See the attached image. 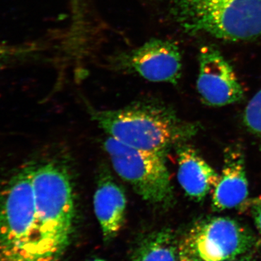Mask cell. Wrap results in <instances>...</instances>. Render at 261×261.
<instances>
[{"instance_id":"7c38bea8","label":"cell","mask_w":261,"mask_h":261,"mask_svg":"<svg viewBox=\"0 0 261 261\" xmlns=\"http://www.w3.org/2000/svg\"><path fill=\"white\" fill-rule=\"evenodd\" d=\"M133 255V261H178L179 241L172 230L162 228L142 238Z\"/></svg>"},{"instance_id":"e0dca14e","label":"cell","mask_w":261,"mask_h":261,"mask_svg":"<svg viewBox=\"0 0 261 261\" xmlns=\"http://www.w3.org/2000/svg\"><path fill=\"white\" fill-rule=\"evenodd\" d=\"M226 261H250V259L245 258V257H242V258H240V259H237V257H236V258L231 259V260H226Z\"/></svg>"},{"instance_id":"2e32d148","label":"cell","mask_w":261,"mask_h":261,"mask_svg":"<svg viewBox=\"0 0 261 261\" xmlns=\"http://www.w3.org/2000/svg\"><path fill=\"white\" fill-rule=\"evenodd\" d=\"M178 261H201V260H198V259L196 258V257L190 256V255H186V254L181 253V252H179V258H178Z\"/></svg>"},{"instance_id":"277c9868","label":"cell","mask_w":261,"mask_h":261,"mask_svg":"<svg viewBox=\"0 0 261 261\" xmlns=\"http://www.w3.org/2000/svg\"><path fill=\"white\" fill-rule=\"evenodd\" d=\"M35 165L15 173L0 191V261H42L34 195Z\"/></svg>"},{"instance_id":"3957f363","label":"cell","mask_w":261,"mask_h":261,"mask_svg":"<svg viewBox=\"0 0 261 261\" xmlns=\"http://www.w3.org/2000/svg\"><path fill=\"white\" fill-rule=\"evenodd\" d=\"M33 184L42 260L58 261L69 245L74 225L70 174L61 163H44L36 166Z\"/></svg>"},{"instance_id":"ba28073f","label":"cell","mask_w":261,"mask_h":261,"mask_svg":"<svg viewBox=\"0 0 261 261\" xmlns=\"http://www.w3.org/2000/svg\"><path fill=\"white\" fill-rule=\"evenodd\" d=\"M198 61L197 89L205 104L221 107L243 99V87L232 67L219 49L204 46L200 49Z\"/></svg>"},{"instance_id":"9a60e30c","label":"cell","mask_w":261,"mask_h":261,"mask_svg":"<svg viewBox=\"0 0 261 261\" xmlns=\"http://www.w3.org/2000/svg\"><path fill=\"white\" fill-rule=\"evenodd\" d=\"M11 50L0 44V69L3 68L11 58Z\"/></svg>"},{"instance_id":"ac0fdd59","label":"cell","mask_w":261,"mask_h":261,"mask_svg":"<svg viewBox=\"0 0 261 261\" xmlns=\"http://www.w3.org/2000/svg\"><path fill=\"white\" fill-rule=\"evenodd\" d=\"M88 261H107V260H104V259H102V258H94V259H92V260H89Z\"/></svg>"},{"instance_id":"4fadbf2b","label":"cell","mask_w":261,"mask_h":261,"mask_svg":"<svg viewBox=\"0 0 261 261\" xmlns=\"http://www.w3.org/2000/svg\"><path fill=\"white\" fill-rule=\"evenodd\" d=\"M244 121L252 133L261 138V89L247 104Z\"/></svg>"},{"instance_id":"8fae6325","label":"cell","mask_w":261,"mask_h":261,"mask_svg":"<svg viewBox=\"0 0 261 261\" xmlns=\"http://www.w3.org/2000/svg\"><path fill=\"white\" fill-rule=\"evenodd\" d=\"M177 178L189 197L201 200L213 192L219 176L214 168L189 146L177 148Z\"/></svg>"},{"instance_id":"6da1fadb","label":"cell","mask_w":261,"mask_h":261,"mask_svg":"<svg viewBox=\"0 0 261 261\" xmlns=\"http://www.w3.org/2000/svg\"><path fill=\"white\" fill-rule=\"evenodd\" d=\"M159 19L189 35L227 41L261 36V0H143Z\"/></svg>"},{"instance_id":"5b68a950","label":"cell","mask_w":261,"mask_h":261,"mask_svg":"<svg viewBox=\"0 0 261 261\" xmlns=\"http://www.w3.org/2000/svg\"><path fill=\"white\" fill-rule=\"evenodd\" d=\"M118 176L148 203L167 207L173 190L166 166V153L134 148L111 137L103 143Z\"/></svg>"},{"instance_id":"5bb4252c","label":"cell","mask_w":261,"mask_h":261,"mask_svg":"<svg viewBox=\"0 0 261 261\" xmlns=\"http://www.w3.org/2000/svg\"><path fill=\"white\" fill-rule=\"evenodd\" d=\"M251 214L257 230L261 233V195L254 199L251 203Z\"/></svg>"},{"instance_id":"52a82bcc","label":"cell","mask_w":261,"mask_h":261,"mask_svg":"<svg viewBox=\"0 0 261 261\" xmlns=\"http://www.w3.org/2000/svg\"><path fill=\"white\" fill-rule=\"evenodd\" d=\"M107 65L115 71L152 82L176 84L181 76V51L168 39L152 38L139 47L117 51L108 57Z\"/></svg>"},{"instance_id":"9c48e42d","label":"cell","mask_w":261,"mask_h":261,"mask_svg":"<svg viewBox=\"0 0 261 261\" xmlns=\"http://www.w3.org/2000/svg\"><path fill=\"white\" fill-rule=\"evenodd\" d=\"M224 157L221 176L213 190L212 207L215 211L237 208L248 196L243 151L238 146H231L225 150Z\"/></svg>"},{"instance_id":"8992f818","label":"cell","mask_w":261,"mask_h":261,"mask_svg":"<svg viewBox=\"0 0 261 261\" xmlns=\"http://www.w3.org/2000/svg\"><path fill=\"white\" fill-rule=\"evenodd\" d=\"M255 243L250 230L227 217L197 221L179 241V252L201 261H226L251 250Z\"/></svg>"},{"instance_id":"30bf717a","label":"cell","mask_w":261,"mask_h":261,"mask_svg":"<svg viewBox=\"0 0 261 261\" xmlns=\"http://www.w3.org/2000/svg\"><path fill=\"white\" fill-rule=\"evenodd\" d=\"M127 200L124 190L105 168L99 173L94 196V209L106 243L112 241L123 226Z\"/></svg>"},{"instance_id":"7a4b0ae2","label":"cell","mask_w":261,"mask_h":261,"mask_svg":"<svg viewBox=\"0 0 261 261\" xmlns=\"http://www.w3.org/2000/svg\"><path fill=\"white\" fill-rule=\"evenodd\" d=\"M91 116L109 137L142 150L166 153L193 133V127L152 101H140L121 109L92 110Z\"/></svg>"}]
</instances>
